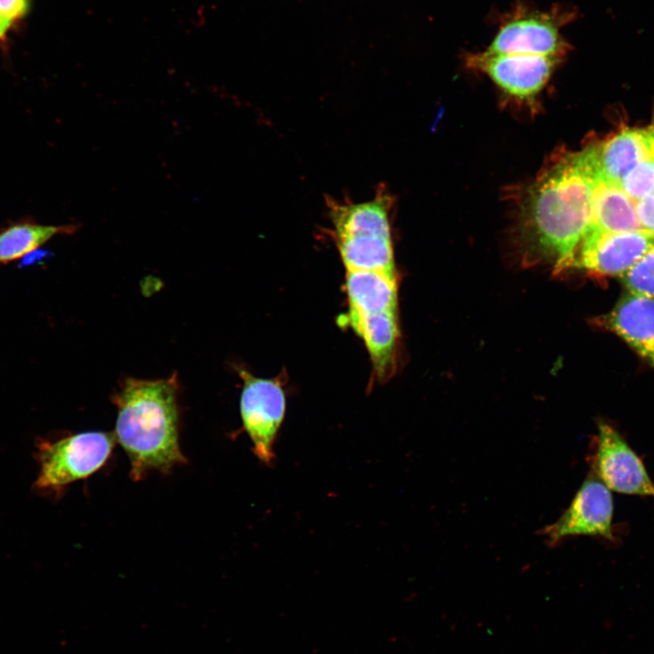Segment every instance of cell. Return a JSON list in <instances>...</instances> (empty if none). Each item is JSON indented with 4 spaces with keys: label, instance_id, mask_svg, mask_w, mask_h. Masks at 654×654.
Wrapping results in <instances>:
<instances>
[{
    "label": "cell",
    "instance_id": "cell-1",
    "mask_svg": "<svg viewBox=\"0 0 654 654\" xmlns=\"http://www.w3.org/2000/svg\"><path fill=\"white\" fill-rule=\"evenodd\" d=\"M599 165L596 145L568 153L547 166L529 188L522 206L527 252L554 263L572 265L592 221V191Z\"/></svg>",
    "mask_w": 654,
    "mask_h": 654
},
{
    "label": "cell",
    "instance_id": "cell-2",
    "mask_svg": "<svg viewBox=\"0 0 654 654\" xmlns=\"http://www.w3.org/2000/svg\"><path fill=\"white\" fill-rule=\"evenodd\" d=\"M177 379H126L114 396L116 438L128 455L131 476L168 471L184 461L178 442Z\"/></svg>",
    "mask_w": 654,
    "mask_h": 654
},
{
    "label": "cell",
    "instance_id": "cell-3",
    "mask_svg": "<svg viewBox=\"0 0 654 654\" xmlns=\"http://www.w3.org/2000/svg\"><path fill=\"white\" fill-rule=\"evenodd\" d=\"M332 233L346 270L376 271L396 277L391 213L393 197L381 183L370 200L325 197Z\"/></svg>",
    "mask_w": 654,
    "mask_h": 654
},
{
    "label": "cell",
    "instance_id": "cell-4",
    "mask_svg": "<svg viewBox=\"0 0 654 654\" xmlns=\"http://www.w3.org/2000/svg\"><path fill=\"white\" fill-rule=\"evenodd\" d=\"M114 443L113 434L100 431L37 441L35 458L39 464V474L33 489L43 495L58 496L64 487L102 467Z\"/></svg>",
    "mask_w": 654,
    "mask_h": 654
},
{
    "label": "cell",
    "instance_id": "cell-5",
    "mask_svg": "<svg viewBox=\"0 0 654 654\" xmlns=\"http://www.w3.org/2000/svg\"><path fill=\"white\" fill-rule=\"evenodd\" d=\"M239 373L243 381L240 400L243 428L255 456L268 465L274 459L273 445L285 414V394L275 379L258 378L244 370Z\"/></svg>",
    "mask_w": 654,
    "mask_h": 654
},
{
    "label": "cell",
    "instance_id": "cell-6",
    "mask_svg": "<svg viewBox=\"0 0 654 654\" xmlns=\"http://www.w3.org/2000/svg\"><path fill=\"white\" fill-rule=\"evenodd\" d=\"M613 500L609 489L595 474L580 486L571 503L554 523L541 532L550 545L565 538L589 535L613 540Z\"/></svg>",
    "mask_w": 654,
    "mask_h": 654
},
{
    "label": "cell",
    "instance_id": "cell-7",
    "mask_svg": "<svg viewBox=\"0 0 654 654\" xmlns=\"http://www.w3.org/2000/svg\"><path fill=\"white\" fill-rule=\"evenodd\" d=\"M654 243L645 230L612 233L590 226L571 267L603 275H621Z\"/></svg>",
    "mask_w": 654,
    "mask_h": 654
},
{
    "label": "cell",
    "instance_id": "cell-8",
    "mask_svg": "<svg viewBox=\"0 0 654 654\" xmlns=\"http://www.w3.org/2000/svg\"><path fill=\"white\" fill-rule=\"evenodd\" d=\"M595 474L614 491L654 498V483L644 464L612 426L600 422Z\"/></svg>",
    "mask_w": 654,
    "mask_h": 654
},
{
    "label": "cell",
    "instance_id": "cell-9",
    "mask_svg": "<svg viewBox=\"0 0 654 654\" xmlns=\"http://www.w3.org/2000/svg\"><path fill=\"white\" fill-rule=\"evenodd\" d=\"M560 57L523 54H492L487 51L473 54L468 64L486 73L508 94L530 98L548 82Z\"/></svg>",
    "mask_w": 654,
    "mask_h": 654
},
{
    "label": "cell",
    "instance_id": "cell-10",
    "mask_svg": "<svg viewBox=\"0 0 654 654\" xmlns=\"http://www.w3.org/2000/svg\"><path fill=\"white\" fill-rule=\"evenodd\" d=\"M566 50L567 45L551 17L547 15H524L504 24L486 51L561 57Z\"/></svg>",
    "mask_w": 654,
    "mask_h": 654
},
{
    "label": "cell",
    "instance_id": "cell-11",
    "mask_svg": "<svg viewBox=\"0 0 654 654\" xmlns=\"http://www.w3.org/2000/svg\"><path fill=\"white\" fill-rule=\"evenodd\" d=\"M606 326L654 367V299L626 292L605 316Z\"/></svg>",
    "mask_w": 654,
    "mask_h": 654
},
{
    "label": "cell",
    "instance_id": "cell-12",
    "mask_svg": "<svg viewBox=\"0 0 654 654\" xmlns=\"http://www.w3.org/2000/svg\"><path fill=\"white\" fill-rule=\"evenodd\" d=\"M596 150L600 175L619 184L637 164L654 155V124L626 127L596 144Z\"/></svg>",
    "mask_w": 654,
    "mask_h": 654
},
{
    "label": "cell",
    "instance_id": "cell-13",
    "mask_svg": "<svg viewBox=\"0 0 654 654\" xmlns=\"http://www.w3.org/2000/svg\"><path fill=\"white\" fill-rule=\"evenodd\" d=\"M352 329L362 337L377 379L385 382L396 365L399 326L397 311L349 312Z\"/></svg>",
    "mask_w": 654,
    "mask_h": 654
},
{
    "label": "cell",
    "instance_id": "cell-14",
    "mask_svg": "<svg viewBox=\"0 0 654 654\" xmlns=\"http://www.w3.org/2000/svg\"><path fill=\"white\" fill-rule=\"evenodd\" d=\"M635 203L619 183L605 179L599 172L593 183L590 226L612 233L642 230Z\"/></svg>",
    "mask_w": 654,
    "mask_h": 654
},
{
    "label": "cell",
    "instance_id": "cell-15",
    "mask_svg": "<svg viewBox=\"0 0 654 654\" xmlns=\"http://www.w3.org/2000/svg\"><path fill=\"white\" fill-rule=\"evenodd\" d=\"M345 279L349 312L397 311L396 277L376 271L346 270Z\"/></svg>",
    "mask_w": 654,
    "mask_h": 654
},
{
    "label": "cell",
    "instance_id": "cell-16",
    "mask_svg": "<svg viewBox=\"0 0 654 654\" xmlns=\"http://www.w3.org/2000/svg\"><path fill=\"white\" fill-rule=\"evenodd\" d=\"M78 225H44L15 223L0 231V263H8L35 252L57 234H72Z\"/></svg>",
    "mask_w": 654,
    "mask_h": 654
},
{
    "label": "cell",
    "instance_id": "cell-17",
    "mask_svg": "<svg viewBox=\"0 0 654 654\" xmlns=\"http://www.w3.org/2000/svg\"><path fill=\"white\" fill-rule=\"evenodd\" d=\"M619 279L628 292L654 299V243Z\"/></svg>",
    "mask_w": 654,
    "mask_h": 654
},
{
    "label": "cell",
    "instance_id": "cell-18",
    "mask_svg": "<svg viewBox=\"0 0 654 654\" xmlns=\"http://www.w3.org/2000/svg\"><path fill=\"white\" fill-rule=\"evenodd\" d=\"M619 185L635 202L654 193V155L630 170L621 179Z\"/></svg>",
    "mask_w": 654,
    "mask_h": 654
},
{
    "label": "cell",
    "instance_id": "cell-19",
    "mask_svg": "<svg viewBox=\"0 0 654 654\" xmlns=\"http://www.w3.org/2000/svg\"><path fill=\"white\" fill-rule=\"evenodd\" d=\"M635 203L637 216L642 230L654 235V193Z\"/></svg>",
    "mask_w": 654,
    "mask_h": 654
},
{
    "label": "cell",
    "instance_id": "cell-20",
    "mask_svg": "<svg viewBox=\"0 0 654 654\" xmlns=\"http://www.w3.org/2000/svg\"><path fill=\"white\" fill-rule=\"evenodd\" d=\"M29 0H0V15L11 26L27 11Z\"/></svg>",
    "mask_w": 654,
    "mask_h": 654
},
{
    "label": "cell",
    "instance_id": "cell-21",
    "mask_svg": "<svg viewBox=\"0 0 654 654\" xmlns=\"http://www.w3.org/2000/svg\"><path fill=\"white\" fill-rule=\"evenodd\" d=\"M11 26L0 15V43L5 39L6 33Z\"/></svg>",
    "mask_w": 654,
    "mask_h": 654
}]
</instances>
